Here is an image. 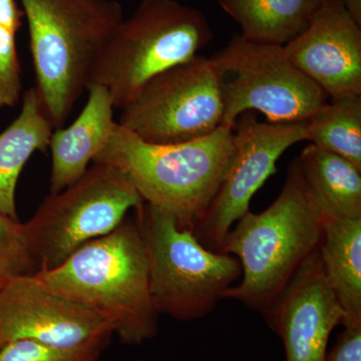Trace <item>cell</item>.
<instances>
[{
    "instance_id": "12",
    "label": "cell",
    "mask_w": 361,
    "mask_h": 361,
    "mask_svg": "<svg viewBox=\"0 0 361 361\" xmlns=\"http://www.w3.org/2000/svg\"><path fill=\"white\" fill-rule=\"evenodd\" d=\"M284 51L329 99L361 96V26L342 0H325L310 26Z\"/></svg>"
},
{
    "instance_id": "4",
    "label": "cell",
    "mask_w": 361,
    "mask_h": 361,
    "mask_svg": "<svg viewBox=\"0 0 361 361\" xmlns=\"http://www.w3.org/2000/svg\"><path fill=\"white\" fill-rule=\"evenodd\" d=\"M30 28L35 90L52 127L63 128L87 90L97 56L123 20L116 0H20Z\"/></svg>"
},
{
    "instance_id": "7",
    "label": "cell",
    "mask_w": 361,
    "mask_h": 361,
    "mask_svg": "<svg viewBox=\"0 0 361 361\" xmlns=\"http://www.w3.org/2000/svg\"><path fill=\"white\" fill-rule=\"evenodd\" d=\"M142 203L123 172L92 163L80 179L49 194L35 215L23 223L39 271L58 267L85 244L110 234L130 210Z\"/></svg>"
},
{
    "instance_id": "5",
    "label": "cell",
    "mask_w": 361,
    "mask_h": 361,
    "mask_svg": "<svg viewBox=\"0 0 361 361\" xmlns=\"http://www.w3.org/2000/svg\"><path fill=\"white\" fill-rule=\"evenodd\" d=\"M212 37L199 9L177 0H142L106 39L87 87H106L115 109L122 110L152 78L198 56Z\"/></svg>"
},
{
    "instance_id": "2",
    "label": "cell",
    "mask_w": 361,
    "mask_h": 361,
    "mask_svg": "<svg viewBox=\"0 0 361 361\" xmlns=\"http://www.w3.org/2000/svg\"><path fill=\"white\" fill-rule=\"evenodd\" d=\"M322 227L295 159L274 203L262 213L249 211L228 233L221 253L238 259L242 275L223 298L264 315L304 261L319 249Z\"/></svg>"
},
{
    "instance_id": "18",
    "label": "cell",
    "mask_w": 361,
    "mask_h": 361,
    "mask_svg": "<svg viewBox=\"0 0 361 361\" xmlns=\"http://www.w3.org/2000/svg\"><path fill=\"white\" fill-rule=\"evenodd\" d=\"M325 0H218L241 28L260 44L284 45L310 26Z\"/></svg>"
},
{
    "instance_id": "6",
    "label": "cell",
    "mask_w": 361,
    "mask_h": 361,
    "mask_svg": "<svg viewBox=\"0 0 361 361\" xmlns=\"http://www.w3.org/2000/svg\"><path fill=\"white\" fill-rule=\"evenodd\" d=\"M157 310L180 322L210 313L242 275L238 259L206 248L172 214L147 203L135 209Z\"/></svg>"
},
{
    "instance_id": "3",
    "label": "cell",
    "mask_w": 361,
    "mask_h": 361,
    "mask_svg": "<svg viewBox=\"0 0 361 361\" xmlns=\"http://www.w3.org/2000/svg\"><path fill=\"white\" fill-rule=\"evenodd\" d=\"M234 153L233 130L178 144H152L118 122L92 163L118 169L145 203L172 214L193 232L215 196Z\"/></svg>"
},
{
    "instance_id": "20",
    "label": "cell",
    "mask_w": 361,
    "mask_h": 361,
    "mask_svg": "<svg viewBox=\"0 0 361 361\" xmlns=\"http://www.w3.org/2000/svg\"><path fill=\"white\" fill-rule=\"evenodd\" d=\"M23 223L0 212V289L20 277L39 272Z\"/></svg>"
},
{
    "instance_id": "17",
    "label": "cell",
    "mask_w": 361,
    "mask_h": 361,
    "mask_svg": "<svg viewBox=\"0 0 361 361\" xmlns=\"http://www.w3.org/2000/svg\"><path fill=\"white\" fill-rule=\"evenodd\" d=\"M323 273L344 313L342 326L361 323V218L323 223Z\"/></svg>"
},
{
    "instance_id": "24",
    "label": "cell",
    "mask_w": 361,
    "mask_h": 361,
    "mask_svg": "<svg viewBox=\"0 0 361 361\" xmlns=\"http://www.w3.org/2000/svg\"><path fill=\"white\" fill-rule=\"evenodd\" d=\"M20 18L21 13L16 0H0V25L16 32L20 27Z\"/></svg>"
},
{
    "instance_id": "15",
    "label": "cell",
    "mask_w": 361,
    "mask_h": 361,
    "mask_svg": "<svg viewBox=\"0 0 361 361\" xmlns=\"http://www.w3.org/2000/svg\"><path fill=\"white\" fill-rule=\"evenodd\" d=\"M322 223L361 218V170L342 157L310 144L297 158Z\"/></svg>"
},
{
    "instance_id": "9",
    "label": "cell",
    "mask_w": 361,
    "mask_h": 361,
    "mask_svg": "<svg viewBox=\"0 0 361 361\" xmlns=\"http://www.w3.org/2000/svg\"><path fill=\"white\" fill-rule=\"evenodd\" d=\"M223 80L211 58L195 56L152 78L118 123L152 144L205 137L222 125Z\"/></svg>"
},
{
    "instance_id": "1",
    "label": "cell",
    "mask_w": 361,
    "mask_h": 361,
    "mask_svg": "<svg viewBox=\"0 0 361 361\" xmlns=\"http://www.w3.org/2000/svg\"><path fill=\"white\" fill-rule=\"evenodd\" d=\"M47 290L94 310L126 345L155 338L160 313L152 299L146 244L137 219L85 244L58 267L32 276Z\"/></svg>"
},
{
    "instance_id": "8",
    "label": "cell",
    "mask_w": 361,
    "mask_h": 361,
    "mask_svg": "<svg viewBox=\"0 0 361 361\" xmlns=\"http://www.w3.org/2000/svg\"><path fill=\"white\" fill-rule=\"evenodd\" d=\"M223 77V127L233 130L247 111L263 114L269 123H303L327 104L326 92L299 71L283 45L260 44L236 35L210 56Z\"/></svg>"
},
{
    "instance_id": "23",
    "label": "cell",
    "mask_w": 361,
    "mask_h": 361,
    "mask_svg": "<svg viewBox=\"0 0 361 361\" xmlns=\"http://www.w3.org/2000/svg\"><path fill=\"white\" fill-rule=\"evenodd\" d=\"M343 327L325 361H361V323Z\"/></svg>"
},
{
    "instance_id": "11",
    "label": "cell",
    "mask_w": 361,
    "mask_h": 361,
    "mask_svg": "<svg viewBox=\"0 0 361 361\" xmlns=\"http://www.w3.org/2000/svg\"><path fill=\"white\" fill-rule=\"evenodd\" d=\"M114 329L94 310L47 290L32 276L0 289V338L59 348L110 341Z\"/></svg>"
},
{
    "instance_id": "25",
    "label": "cell",
    "mask_w": 361,
    "mask_h": 361,
    "mask_svg": "<svg viewBox=\"0 0 361 361\" xmlns=\"http://www.w3.org/2000/svg\"><path fill=\"white\" fill-rule=\"evenodd\" d=\"M353 20L361 26V0H342Z\"/></svg>"
},
{
    "instance_id": "13",
    "label": "cell",
    "mask_w": 361,
    "mask_h": 361,
    "mask_svg": "<svg viewBox=\"0 0 361 361\" xmlns=\"http://www.w3.org/2000/svg\"><path fill=\"white\" fill-rule=\"evenodd\" d=\"M264 317L283 341L286 361H325L330 334L344 313L323 273L319 249L296 271Z\"/></svg>"
},
{
    "instance_id": "16",
    "label": "cell",
    "mask_w": 361,
    "mask_h": 361,
    "mask_svg": "<svg viewBox=\"0 0 361 361\" xmlns=\"http://www.w3.org/2000/svg\"><path fill=\"white\" fill-rule=\"evenodd\" d=\"M51 123L35 87L26 90L18 118L0 134V212L18 220L16 192L21 171L37 151L49 148Z\"/></svg>"
},
{
    "instance_id": "10",
    "label": "cell",
    "mask_w": 361,
    "mask_h": 361,
    "mask_svg": "<svg viewBox=\"0 0 361 361\" xmlns=\"http://www.w3.org/2000/svg\"><path fill=\"white\" fill-rule=\"evenodd\" d=\"M234 153L210 205L195 225L196 238L210 250L222 251L234 223L246 213L252 197L276 172V164L297 142L307 141L306 122L264 123L254 111L237 118Z\"/></svg>"
},
{
    "instance_id": "26",
    "label": "cell",
    "mask_w": 361,
    "mask_h": 361,
    "mask_svg": "<svg viewBox=\"0 0 361 361\" xmlns=\"http://www.w3.org/2000/svg\"><path fill=\"white\" fill-rule=\"evenodd\" d=\"M4 342L1 341V338H0V348H1L2 345H4Z\"/></svg>"
},
{
    "instance_id": "21",
    "label": "cell",
    "mask_w": 361,
    "mask_h": 361,
    "mask_svg": "<svg viewBox=\"0 0 361 361\" xmlns=\"http://www.w3.org/2000/svg\"><path fill=\"white\" fill-rule=\"evenodd\" d=\"M108 342L77 348H59L30 341L4 342L0 361H99Z\"/></svg>"
},
{
    "instance_id": "19",
    "label": "cell",
    "mask_w": 361,
    "mask_h": 361,
    "mask_svg": "<svg viewBox=\"0 0 361 361\" xmlns=\"http://www.w3.org/2000/svg\"><path fill=\"white\" fill-rule=\"evenodd\" d=\"M307 141L361 170V96L327 102L306 122Z\"/></svg>"
},
{
    "instance_id": "14",
    "label": "cell",
    "mask_w": 361,
    "mask_h": 361,
    "mask_svg": "<svg viewBox=\"0 0 361 361\" xmlns=\"http://www.w3.org/2000/svg\"><path fill=\"white\" fill-rule=\"evenodd\" d=\"M84 110L68 127L52 132L49 194L59 193L90 168V161L106 146L116 125L113 99L106 87L90 85Z\"/></svg>"
},
{
    "instance_id": "22",
    "label": "cell",
    "mask_w": 361,
    "mask_h": 361,
    "mask_svg": "<svg viewBox=\"0 0 361 361\" xmlns=\"http://www.w3.org/2000/svg\"><path fill=\"white\" fill-rule=\"evenodd\" d=\"M16 32L0 25V108L18 104L21 92L20 63Z\"/></svg>"
}]
</instances>
